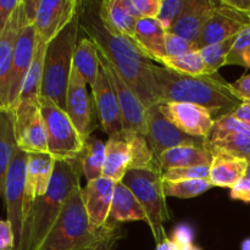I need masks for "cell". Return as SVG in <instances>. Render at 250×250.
<instances>
[{
    "label": "cell",
    "instance_id": "obj_23",
    "mask_svg": "<svg viewBox=\"0 0 250 250\" xmlns=\"http://www.w3.org/2000/svg\"><path fill=\"white\" fill-rule=\"evenodd\" d=\"M131 166V151L125 132L109 137L105 142V160L103 177L110 178L116 183L122 182Z\"/></svg>",
    "mask_w": 250,
    "mask_h": 250
},
{
    "label": "cell",
    "instance_id": "obj_21",
    "mask_svg": "<svg viewBox=\"0 0 250 250\" xmlns=\"http://www.w3.org/2000/svg\"><path fill=\"white\" fill-rule=\"evenodd\" d=\"M217 4L219 1L214 0H190L185 14L168 32L197 43L205 24L216 10Z\"/></svg>",
    "mask_w": 250,
    "mask_h": 250
},
{
    "label": "cell",
    "instance_id": "obj_54",
    "mask_svg": "<svg viewBox=\"0 0 250 250\" xmlns=\"http://www.w3.org/2000/svg\"><path fill=\"white\" fill-rule=\"evenodd\" d=\"M244 103H247V104L250 105V100H248V102H244Z\"/></svg>",
    "mask_w": 250,
    "mask_h": 250
},
{
    "label": "cell",
    "instance_id": "obj_33",
    "mask_svg": "<svg viewBox=\"0 0 250 250\" xmlns=\"http://www.w3.org/2000/svg\"><path fill=\"white\" fill-rule=\"evenodd\" d=\"M205 148L211 154H227L250 165V133H234L214 142L207 141Z\"/></svg>",
    "mask_w": 250,
    "mask_h": 250
},
{
    "label": "cell",
    "instance_id": "obj_17",
    "mask_svg": "<svg viewBox=\"0 0 250 250\" xmlns=\"http://www.w3.org/2000/svg\"><path fill=\"white\" fill-rule=\"evenodd\" d=\"M250 19L247 15L233 9L217 4L216 10L205 24L199 39L197 41L199 49L226 39L238 36L244 27L249 26Z\"/></svg>",
    "mask_w": 250,
    "mask_h": 250
},
{
    "label": "cell",
    "instance_id": "obj_7",
    "mask_svg": "<svg viewBox=\"0 0 250 250\" xmlns=\"http://www.w3.org/2000/svg\"><path fill=\"white\" fill-rule=\"evenodd\" d=\"M41 112L48 136V151L56 160H73L82 156L85 141L73 126L65 110L41 98Z\"/></svg>",
    "mask_w": 250,
    "mask_h": 250
},
{
    "label": "cell",
    "instance_id": "obj_40",
    "mask_svg": "<svg viewBox=\"0 0 250 250\" xmlns=\"http://www.w3.org/2000/svg\"><path fill=\"white\" fill-rule=\"evenodd\" d=\"M126 11L138 21L156 19L161 9V0H121Z\"/></svg>",
    "mask_w": 250,
    "mask_h": 250
},
{
    "label": "cell",
    "instance_id": "obj_41",
    "mask_svg": "<svg viewBox=\"0 0 250 250\" xmlns=\"http://www.w3.org/2000/svg\"><path fill=\"white\" fill-rule=\"evenodd\" d=\"M199 46L195 42L188 41L171 32H166L165 34V53L166 58L181 56L185 54L199 51Z\"/></svg>",
    "mask_w": 250,
    "mask_h": 250
},
{
    "label": "cell",
    "instance_id": "obj_9",
    "mask_svg": "<svg viewBox=\"0 0 250 250\" xmlns=\"http://www.w3.org/2000/svg\"><path fill=\"white\" fill-rule=\"evenodd\" d=\"M146 141L158 161L161 154L172 148L187 146L205 148V144H207V139L188 136L185 132L178 129L175 125L171 124L161 114L159 104L146 107Z\"/></svg>",
    "mask_w": 250,
    "mask_h": 250
},
{
    "label": "cell",
    "instance_id": "obj_47",
    "mask_svg": "<svg viewBox=\"0 0 250 250\" xmlns=\"http://www.w3.org/2000/svg\"><path fill=\"white\" fill-rule=\"evenodd\" d=\"M229 197L233 200H241L244 203H250V178L244 176L231 188Z\"/></svg>",
    "mask_w": 250,
    "mask_h": 250
},
{
    "label": "cell",
    "instance_id": "obj_43",
    "mask_svg": "<svg viewBox=\"0 0 250 250\" xmlns=\"http://www.w3.org/2000/svg\"><path fill=\"white\" fill-rule=\"evenodd\" d=\"M170 239L173 243L177 244V247L181 250H187L194 246L193 244V231L186 225H181V226L176 227Z\"/></svg>",
    "mask_w": 250,
    "mask_h": 250
},
{
    "label": "cell",
    "instance_id": "obj_34",
    "mask_svg": "<svg viewBox=\"0 0 250 250\" xmlns=\"http://www.w3.org/2000/svg\"><path fill=\"white\" fill-rule=\"evenodd\" d=\"M165 197L190 199L199 197L212 188L209 180H183V181H163Z\"/></svg>",
    "mask_w": 250,
    "mask_h": 250
},
{
    "label": "cell",
    "instance_id": "obj_24",
    "mask_svg": "<svg viewBox=\"0 0 250 250\" xmlns=\"http://www.w3.org/2000/svg\"><path fill=\"white\" fill-rule=\"evenodd\" d=\"M131 221H146V215L143 210L142 205L134 197L124 182L117 183L114 190V197H112L111 209H110L109 219H107V227L119 226L120 224Z\"/></svg>",
    "mask_w": 250,
    "mask_h": 250
},
{
    "label": "cell",
    "instance_id": "obj_19",
    "mask_svg": "<svg viewBox=\"0 0 250 250\" xmlns=\"http://www.w3.org/2000/svg\"><path fill=\"white\" fill-rule=\"evenodd\" d=\"M116 185L117 183L110 178L100 177L87 182L85 187L82 188L85 211L90 227L94 231H100L106 225Z\"/></svg>",
    "mask_w": 250,
    "mask_h": 250
},
{
    "label": "cell",
    "instance_id": "obj_36",
    "mask_svg": "<svg viewBox=\"0 0 250 250\" xmlns=\"http://www.w3.org/2000/svg\"><path fill=\"white\" fill-rule=\"evenodd\" d=\"M234 41H236V37L200 49V55H202L203 61H204L205 66H207L209 75H216L217 71L222 66H226L227 56H229V51H231L232 46H233Z\"/></svg>",
    "mask_w": 250,
    "mask_h": 250
},
{
    "label": "cell",
    "instance_id": "obj_37",
    "mask_svg": "<svg viewBox=\"0 0 250 250\" xmlns=\"http://www.w3.org/2000/svg\"><path fill=\"white\" fill-rule=\"evenodd\" d=\"M234 133H250V128L246 124L236 119L231 112V114L222 115L215 120L214 126L207 141L214 142Z\"/></svg>",
    "mask_w": 250,
    "mask_h": 250
},
{
    "label": "cell",
    "instance_id": "obj_39",
    "mask_svg": "<svg viewBox=\"0 0 250 250\" xmlns=\"http://www.w3.org/2000/svg\"><path fill=\"white\" fill-rule=\"evenodd\" d=\"M189 2L190 0H161V9L156 20L166 32L170 31L171 27L185 14Z\"/></svg>",
    "mask_w": 250,
    "mask_h": 250
},
{
    "label": "cell",
    "instance_id": "obj_6",
    "mask_svg": "<svg viewBox=\"0 0 250 250\" xmlns=\"http://www.w3.org/2000/svg\"><path fill=\"white\" fill-rule=\"evenodd\" d=\"M131 189L146 215V225L150 229L156 246L163 243L166 236L164 222L170 219L164 193L163 173L148 170H131L122 180Z\"/></svg>",
    "mask_w": 250,
    "mask_h": 250
},
{
    "label": "cell",
    "instance_id": "obj_48",
    "mask_svg": "<svg viewBox=\"0 0 250 250\" xmlns=\"http://www.w3.org/2000/svg\"><path fill=\"white\" fill-rule=\"evenodd\" d=\"M122 237H124V234H122L121 229H120L119 226L116 227L106 238L103 239L100 243H98L97 246L93 247L90 250H116L117 243H119V241Z\"/></svg>",
    "mask_w": 250,
    "mask_h": 250
},
{
    "label": "cell",
    "instance_id": "obj_55",
    "mask_svg": "<svg viewBox=\"0 0 250 250\" xmlns=\"http://www.w3.org/2000/svg\"><path fill=\"white\" fill-rule=\"evenodd\" d=\"M95 247V246H94ZM90 249H92V248H89V249H85V250H90Z\"/></svg>",
    "mask_w": 250,
    "mask_h": 250
},
{
    "label": "cell",
    "instance_id": "obj_29",
    "mask_svg": "<svg viewBox=\"0 0 250 250\" xmlns=\"http://www.w3.org/2000/svg\"><path fill=\"white\" fill-rule=\"evenodd\" d=\"M16 148L11 111L0 110V198L4 195L7 171L14 159Z\"/></svg>",
    "mask_w": 250,
    "mask_h": 250
},
{
    "label": "cell",
    "instance_id": "obj_35",
    "mask_svg": "<svg viewBox=\"0 0 250 250\" xmlns=\"http://www.w3.org/2000/svg\"><path fill=\"white\" fill-rule=\"evenodd\" d=\"M161 65L168 70L176 71L178 73L190 76H202L209 75L203 61L200 51L185 54L181 56H173V58H165L161 60Z\"/></svg>",
    "mask_w": 250,
    "mask_h": 250
},
{
    "label": "cell",
    "instance_id": "obj_15",
    "mask_svg": "<svg viewBox=\"0 0 250 250\" xmlns=\"http://www.w3.org/2000/svg\"><path fill=\"white\" fill-rule=\"evenodd\" d=\"M37 43L38 38H37L34 24L27 23L20 32L15 45L9 77V111L14 109L21 94L24 80L33 61Z\"/></svg>",
    "mask_w": 250,
    "mask_h": 250
},
{
    "label": "cell",
    "instance_id": "obj_1",
    "mask_svg": "<svg viewBox=\"0 0 250 250\" xmlns=\"http://www.w3.org/2000/svg\"><path fill=\"white\" fill-rule=\"evenodd\" d=\"M148 70L156 103H190L219 117L231 114L242 104L229 83L220 76L183 75L151 61Z\"/></svg>",
    "mask_w": 250,
    "mask_h": 250
},
{
    "label": "cell",
    "instance_id": "obj_31",
    "mask_svg": "<svg viewBox=\"0 0 250 250\" xmlns=\"http://www.w3.org/2000/svg\"><path fill=\"white\" fill-rule=\"evenodd\" d=\"M127 142L129 146V151H131V170H148L155 171V172L163 173L160 164L158 159L154 155L150 146H149L146 137L143 134L136 133V132L125 131Z\"/></svg>",
    "mask_w": 250,
    "mask_h": 250
},
{
    "label": "cell",
    "instance_id": "obj_32",
    "mask_svg": "<svg viewBox=\"0 0 250 250\" xmlns=\"http://www.w3.org/2000/svg\"><path fill=\"white\" fill-rule=\"evenodd\" d=\"M105 160V143L92 136L85 141L84 150L81 156L82 173L87 182L103 177Z\"/></svg>",
    "mask_w": 250,
    "mask_h": 250
},
{
    "label": "cell",
    "instance_id": "obj_14",
    "mask_svg": "<svg viewBox=\"0 0 250 250\" xmlns=\"http://www.w3.org/2000/svg\"><path fill=\"white\" fill-rule=\"evenodd\" d=\"M161 114L186 134L208 139L215 119L205 107L190 103H158Z\"/></svg>",
    "mask_w": 250,
    "mask_h": 250
},
{
    "label": "cell",
    "instance_id": "obj_4",
    "mask_svg": "<svg viewBox=\"0 0 250 250\" xmlns=\"http://www.w3.org/2000/svg\"><path fill=\"white\" fill-rule=\"evenodd\" d=\"M116 227L94 231L83 202L82 187L77 186L68 195L58 220L38 250H85L106 238Z\"/></svg>",
    "mask_w": 250,
    "mask_h": 250
},
{
    "label": "cell",
    "instance_id": "obj_16",
    "mask_svg": "<svg viewBox=\"0 0 250 250\" xmlns=\"http://www.w3.org/2000/svg\"><path fill=\"white\" fill-rule=\"evenodd\" d=\"M27 23L31 22L24 11L23 0H21L0 37V110L9 111V77L15 45L20 32Z\"/></svg>",
    "mask_w": 250,
    "mask_h": 250
},
{
    "label": "cell",
    "instance_id": "obj_52",
    "mask_svg": "<svg viewBox=\"0 0 250 250\" xmlns=\"http://www.w3.org/2000/svg\"><path fill=\"white\" fill-rule=\"evenodd\" d=\"M247 177H249L250 178V165L248 166V170H247Z\"/></svg>",
    "mask_w": 250,
    "mask_h": 250
},
{
    "label": "cell",
    "instance_id": "obj_18",
    "mask_svg": "<svg viewBox=\"0 0 250 250\" xmlns=\"http://www.w3.org/2000/svg\"><path fill=\"white\" fill-rule=\"evenodd\" d=\"M92 95L94 98L98 119L103 131L109 137L121 133L124 131L121 110L114 88L103 71L102 66L97 81L92 87Z\"/></svg>",
    "mask_w": 250,
    "mask_h": 250
},
{
    "label": "cell",
    "instance_id": "obj_45",
    "mask_svg": "<svg viewBox=\"0 0 250 250\" xmlns=\"http://www.w3.org/2000/svg\"><path fill=\"white\" fill-rule=\"evenodd\" d=\"M232 93L241 100L242 103L250 100V73L242 76L234 82L229 83Z\"/></svg>",
    "mask_w": 250,
    "mask_h": 250
},
{
    "label": "cell",
    "instance_id": "obj_53",
    "mask_svg": "<svg viewBox=\"0 0 250 250\" xmlns=\"http://www.w3.org/2000/svg\"><path fill=\"white\" fill-rule=\"evenodd\" d=\"M246 15H247V16H248V17H249V19H250V10H249V11H248V12H247V14H246Z\"/></svg>",
    "mask_w": 250,
    "mask_h": 250
},
{
    "label": "cell",
    "instance_id": "obj_50",
    "mask_svg": "<svg viewBox=\"0 0 250 250\" xmlns=\"http://www.w3.org/2000/svg\"><path fill=\"white\" fill-rule=\"evenodd\" d=\"M241 250H250V238H246L242 242Z\"/></svg>",
    "mask_w": 250,
    "mask_h": 250
},
{
    "label": "cell",
    "instance_id": "obj_22",
    "mask_svg": "<svg viewBox=\"0 0 250 250\" xmlns=\"http://www.w3.org/2000/svg\"><path fill=\"white\" fill-rule=\"evenodd\" d=\"M166 31L156 19H142L136 24V43L138 53L146 60L161 62L166 58L165 53Z\"/></svg>",
    "mask_w": 250,
    "mask_h": 250
},
{
    "label": "cell",
    "instance_id": "obj_49",
    "mask_svg": "<svg viewBox=\"0 0 250 250\" xmlns=\"http://www.w3.org/2000/svg\"><path fill=\"white\" fill-rule=\"evenodd\" d=\"M232 115H233L236 119H238L239 121L246 124L250 128V105L247 104V103H242V104L232 112Z\"/></svg>",
    "mask_w": 250,
    "mask_h": 250
},
{
    "label": "cell",
    "instance_id": "obj_42",
    "mask_svg": "<svg viewBox=\"0 0 250 250\" xmlns=\"http://www.w3.org/2000/svg\"><path fill=\"white\" fill-rule=\"evenodd\" d=\"M210 166H192L166 170L163 172V181L209 180Z\"/></svg>",
    "mask_w": 250,
    "mask_h": 250
},
{
    "label": "cell",
    "instance_id": "obj_46",
    "mask_svg": "<svg viewBox=\"0 0 250 250\" xmlns=\"http://www.w3.org/2000/svg\"><path fill=\"white\" fill-rule=\"evenodd\" d=\"M21 0H0V37L4 33L12 14Z\"/></svg>",
    "mask_w": 250,
    "mask_h": 250
},
{
    "label": "cell",
    "instance_id": "obj_13",
    "mask_svg": "<svg viewBox=\"0 0 250 250\" xmlns=\"http://www.w3.org/2000/svg\"><path fill=\"white\" fill-rule=\"evenodd\" d=\"M80 7L77 0H39L33 22L38 41L50 43L77 16Z\"/></svg>",
    "mask_w": 250,
    "mask_h": 250
},
{
    "label": "cell",
    "instance_id": "obj_8",
    "mask_svg": "<svg viewBox=\"0 0 250 250\" xmlns=\"http://www.w3.org/2000/svg\"><path fill=\"white\" fill-rule=\"evenodd\" d=\"M27 161H28V154L16 148L5 181L4 199L6 205V220L11 224L14 229L16 250L21 242L24 225Z\"/></svg>",
    "mask_w": 250,
    "mask_h": 250
},
{
    "label": "cell",
    "instance_id": "obj_3",
    "mask_svg": "<svg viewBox=\"0 0 250 250\" xmlns=\"http://www.w3.org/2000/svg\"><path fill=\"white\" fill-rule=\"evenodd\" d=\"M81 158L56 160L50 186L43 197L32 204L26 220L21 242L17 250H38L58 220L68 195L81 186Z\"/></svg>",
    "mask_w": 250,
    "mask_h": 250
},
{
    "label": "cell",
    "instance_id": "obj_26",
    "mask_svg": "<svg viewBox=\"0 0 250 250\" xmlns=\"http://www.w3.org/2000/svg\"><path fill=\"white\" fill-rule=\"evenodd\" d=\"M248 166L249 164L242 159L227 154H212L209 171L210 183L212 187L231 189L241 178L247 175Z\"/></svg>",
    "mask_w": 250,
    "mask_h": 250
},
{
    "label": "cell",
    "instance_id": "obj_28",
    "mask_svg": "<svg viewBox=\"0 0 250 250\" xmlns=\"http://www.w3.org/2000/svg\"><path fill=\"white\" fill-rule=\"evenodd\" d=\"M48 44L38 41L34 53L33 61L31 63L28 73L24 80L23 87H22L21 94H20L17 104H38L41 100V89H42V80H43V66H44V56ZM15 105V106H16Z\"/></svg>",
    "mask_w": 250,
    "mask_h": 250
},
{
    "label": "cell",
    "instance_id": "obj_44",
    "mask_svg": "<svg viewBox=\"0 0 250 250\" xmlns=\"http://www.w3.org/2000/svg\"><path fill=\"white\" fill-rule=\"evenodd\" d=\"M0 250H16L14 229L7 220H0Z\"/></svg>",
    "mask_w": 250,
    "mask_h": 250
},
{
    "label": "cell",
    "instance_id": "obj_2",
    "mask_svg": "<svg viewBox=\"0 0 250 250\" xmlns=\"http://www.w3.org/2000/svg\"><path fill=\"white\" fill-rule=\"evenodd\" d=\"M80 28L128 83L144 106L158 104L149 76L148 65L150 61L144 59L128 39L107 31L100 20L98 10L90 7V5L85 7L82 2L80 9Z\"/></svg>",
    "mask_w": 250,
    "mask_h": 250
},
{
    "label": "cell",
    "instance_id": "obj_11",
    "mask_svg": "<svg viewBox=\"0 0 250 250\" xmlns=\"http://www.w3.org/2000/svg\"><path fill=\"white\" fill-rule=\"evenodd\" d=\"M87 82L72 66L66 94L65 111L84 141L89 138L99 121L94 98L87 89Z\"/></svg>",
    "mask_w": 250,
    "mask_h": 250
},
{
    "label": "cell",
    "instance_id": "obj_25",
    "mask_svg": "<svg viewBox=\"0 0 250 250\" xmlns=\"http://www.w3.org/2000/svg\"><path fill=\"white\" fill-rule=\"evenodd\" d=\"M98 14L107 31L128 39L134 45L137 20L126 11L121 0H104L99 4Z\"/></svg>",
    "mask_w": 250,
    "mask_h": 250
},
{
    "label": "cell",
    "instance_id": "obj_20",
    "mask_svg": "<svg viewBox=\"0 0 250 250\" xmlns=\"http://www.w3.org/2000/svg\"><path fill=\"white\" fill-rule=\"evenodd\" d=\"M56 159L49 153L28 154L26 170V203L24 220L37 198L43 197L50 186Z\"/></svg>",
    "mask_w": 250,
    "mask_h": 250
},
{
    "label": "cell",
    "instance_id": "obj_5",
    "mask_svg": "<svg viewBox=\"0 0 250 250\" xmlns=\"http://www.w3.org/2000/svg\"><path fill=\"white\" fill-rule=\"evenodd\" d=\"M80 29L78 11L72 22L46 45L44 56L41 98L50 100L62 110H66V94Z\"/></svg>",
    "mask_w": 250,
    "mask_h": 250
},
{
    "label": "cell",
    "instance_id": "obj_12",
    "mask_svg": "<svg viewBox=\"0 0 250 250\" xmlns=\"http://www.w3.org/2000/svg\"><path fill=\"white\" fill-rule=\"evenodd\" d=\"M98 56H99L100 66H102L106 77L109 78L110 83L115 90V94L117 97V102H119L122 115V122H124V129L146 136V107L144 106L138 95L133 92V89L129 87L128 83L121 77L116 68L106 60V58L99 50H98Z\"/></svg>",
    "mask_w": 250,
    "mask_h": 250
},
{
    "label": "cell",
    "instance_id": "obj_30",
    "mask_svg": "<svg viewBox=\"0 0 250 250\" xmlns=\"http://www.w3.org/2000/svg\"><path fill=\"white\" fill-rule=\"evenodd\" d=\"M73 67L90 88L97 81L100 61L95 44L89 38H81L73 53Z\"/></svg>",
    "mask_w": 250,
    "mask_h": 250
},
{
    "label": "cell",
    "instance_id": "obj_51",
    "mask_svg": "<svg viewBox=\"0 0 250 250\" xmlns=\"http://www.w3.org/2000/svg\"><path fill=\"white\" fill-rule=\"evenodd\" d=\"M187 250H202V249L198 248V247H195V246H193L192 248H189V249H187Z\"/></svg>",
    "mask_w": 250,
    "mask_h": 250
},
{
    "label": "cell",
    "instance_id": "obj_27",
    "mask_svg": "<svg viewBox=\"0 0 250 250\" xmlns=\"http://www.w3.org/2000/svg\"><path fill=\"white\" fill-rule=\"evenodd\" d=\"M212 161L211 151L199 146H177L166 150L159 158L163 172L171 168L192 167V166H210Z\"/></svg>",
    "mask_w": 250,
    "mask_h": 250
},
{
    "label": "cell",
    "instance_id": "obj_38",
    "mask_svg": "<svg viewBox=\"0 0 250 250\" xmlns=\"http://www.w3.org/2000/svg\"><path fill=\"white\" fill-rule=\"evenodd\" d=\"M236 65L250 68V24L236 37L233 46L227 56L226 66Z\"/></svg>",
    "mask_w": 250,
    "mask_h": 250
},
{
    "label": "cell",
    "instance_id": "obj_10",
    "mask_svg": "<svg viewBox=\"0 0 250 250\" xmlns=\"http://www.w3.org/2000/svg\"><path fill=\"white\" fill-rule=\"evenodd\" d=\"M17 148L27 154L49 153L45 124L38 104H17L11 110Z\"/></svg>",
    "mask_w": 250,
    "mask_h": 250
}]
</instances>
